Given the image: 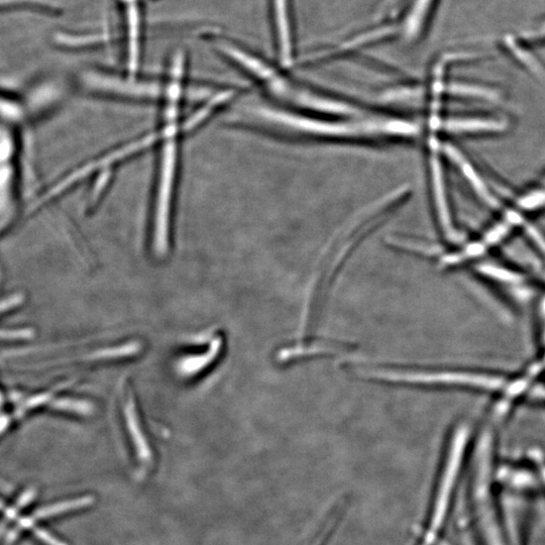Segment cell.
I'll use <instances>...</instances> for the list:
<instances>
[{
  "label": "cell",
  "instance_id": "1",
  "mask_svg": "<svg viewBox=\"0 0 545 545\" xmlns=\"http://www.w3.org/2000/svg\"><path fill=\"white\" fill-rule=\"evenodd\" d=\"M233 125L273 138L315 144L374 146L411 140L417 135L413 123L380 112L340 118L267 105L247 107Z\"/></svg>",
  "mask_w": 545,
  "mask_h": 545
},
{
  "label": "cell",
  "instance_id": "2",
  "mask_svg": "<svg viewBox=\"0 0 545 545\" xmlns=\"http://www.w3.org/2000/svg\"><path fill=\"white\" fill-rule=\"evenodd\" d=\"M217 48L288 111L340 118L358 117L368 112L352 100L296 79L287 68L274 64L252 49L231 42H220Z\"/></svg>",
  "mask_w": 545,
  "mask_h": 545
},
{
  "label": "cell",
  "instance_id": "3",
  "mask_svg": "<svg viewBox=\"0 0 545 545\" xmlns=\"http://www.w3.org/2000/svg\"><path fill=\"white\" fill-rule=\"evenodd\" d=\"M408 189L402 186L371 205L366 206L354 221L349 224L338 238L332 243L330 252L324 258L319 275L314 281L312 292L306 305L305 318L309 321H316L331 286L335 283L342 269L359 246L384 222L391 213L404 201Z\"/></svg>",
  "mask_w": 545,
  "mask_h": 545
},
{
  "label": "cell",
  "instance_id": "4",
  "mask_svg": "<svg viewBox=\"0 0 545 545\" xmlns=\"http://www.w3.org/2000/svg\"><path fill=\"white\" fill-rule=\"evenodd\" d=\"M468 429L460 427L454 434L446 461L436 479L425 523L416 545H439L461 485Z\"/></svg>",
  "mask_w": 545,
  "mask_h": 545
},
{
  "label": "cell",
  "instance_id": "5",
  "mask_svg": "<svg viewBox=\"0 0 545 545\" xmlns=\"http://www.w3.org/2000/svg\"><path fill=\"white\" fill-rule=\"evenodd\" d=\"M469 482V512L478 545H509L499 510L487 451L483 450Z\"/></svg>",
  "mask_w": 545,
  "mask_h": 545
},
{
  "label": "cell",
  "instance_id": "6",
  "mask_svg": "<svg viewBox=\"0 0 545 545\" xmlns=\"http://www.w3.org/2000/svg\"><path fill=\"white\" fill-rule=\"evenodd\" d=\"M345 367L352 374L377 383L391 384H459L487 389L502 387L503 381L498 378L462 373H439L403 370L396 367L354 360H346Z\"/></svg>",
  "mask_w": 545,
  "mask_h": 545
},
{
  "label": "cell",
  "instance_id": "7",
  "mask_svg": "<svg viewBox=\"0 0 545 545\" xmlns=\"http://www.w3.org/2000/svg\"><path fill=\"white\" fill-rule=\"evenodd\" d=\"M294 0H269V20L280 64L292 69L296 63Z\"/></svg>",
  "mask_w": 545,
  "mask_h": 545
},
{
  "label": "cell",
  "instance_id": "8",
  "mask_svg": "<svg viewBox=\"0 0 545 545\" xmlns=\"http://www.w3.org/2000/svg\"><path fill=\"white\" fill-rule=\"evenodd\" d=\"M173 137H168L163 149L155 217V248L162 255L168 248L170 201L176 168V144L172 139Z\"/></svg>",
  "mask_w": 545,
  "mask_h": 545
},
{
  "label": "cell",
  "instance_id": "9",
  "mask_svg": "<svg viewBox=\"0 0 545 545\" xmlns=\"http://www.w3.org/2000/svg\"><path fill=\"white\" fill-rule=\"evenodd\" d=\"M441 0H408L398 20L394 22L398 36L408 43L423 39L434 19Z\"/></svg>",
  "mask_w": 545,
  "mask_h": 545
},
{
  "label": "cell",
  "instance_id": "10",
  "mask_svg": "<svg viewBox=\"0 0 545 545\" xmlns=\"http://www.w3.org/2000/svg\"><path fill=\"white\" fill-rule=\"evenodd\" d=\"M160 137H165L164 131L162 132V134H153L148 137H145L142 140H139L113 153H109L105 157L98 159L97 161H93L89 163L88 165L82 167L81 169L76 170L74 173L64 178L62 181L56 184L53 188H51L50 191H48L36 205H39L42 202L47 201L53 196L59 194L60 192H62L64 189H66L67 187H69L70 185L78 181L79 179L84 178L89 172L95 169H98L100 167H104L108 164H111L127 155H130L136 151H139L140 149L148 147L153 142L157 141Z\"/></svg>",
  "mask_w": 545,
  "mask_h": 545
},
{
  "label": "cell",
  "instance_id": "11",
  "mask_svg": "<svg viewBox=\"0 0 545 545\" xmlns=\"http://www.w3.org/2000/svg\"><path fill=\"white\" fill-rule=\"evenodd\" d=\"M86 79L87 83L92 87L119 92L120 94L155 96L158 93V88L155 84L124 81L98 75H88Z\"/></svg>",
  "mask_w": 545,
  "mask_h": 545
},
{
  "label": "cell",
  "instance_id": "12",
  "mask_svg": "<svg viewBox=\"0 0 545 545\" xmlns=\"http://www.w3.org/2000/svg\"><path fill=\"white\" fill-rule=\"evenodd\" d=\"M93 502H94L93 497L85 496L82 498H77L74 500L61 502L58 504H54V505L39 509L30 517L20 520L18 529L15 530L14 532L15 534L13 535L12 538H15V536L17 535V532L33 527L35 522L39 519L50 518V517L59 515L61 513H65L67 511L84 508V507L90 506Z\"/></svg>",
  "mask_w": 545,
  "mask_h": 545
},
{
  "label": "cell",
  "instance_id": "13",
  "mask_svg": "<svg viewBox=\"0 0 545 545\" xmlns=\"http://www.w3.org/2000/svg\"><path fill=\"white\" fill-rule=\"evenodd\" d=\"M482 272L493 277V278H496L498 280H502V281H507V282H516L519 280V276L518 275H515L513 273H510V272H506L504 270H500V269H497V268H494V267H488V266H484L482 268Z\"/></svg>",
  "mask_w": 545,
  "mask_h": 545
},
{
  "label": "cell",
  "instance_id": "14",
  "mask_svg": "<svg viewBox=\"0 0 545 545\" xmlns=\"http://www.w3.org/2000/svg\"><path fill=\"white\" fill-rule=\"evenodd\" d=\"M35 534L40 540H42L48 545H67L66 543H63L62 541L56 539L47 531L37 529L35 530Z\"/></svg>",
  "mask_w": 545,
  "mask_h": 545
},
{
  "label": "cell",
  "instance_id": "15",
  "mask_svg": "<svg viewBox=\"0 0 545 545\" xmlns=\"http://www.w3.org/2000/svg\"><path fill=\"white\" fill-rule=\"evenodd\" d=\"M108 178H109V172H105V174L103 173L99 177V180H98V182L96 183V185L94 187V197L98 196L99 193L102 191L103 187L105 186V184L108 181Z\"/></svg>",
  "mask_w": 545,
  "mask_h": 545
},
{
  "label": "cell",
  "instance_id": "16",
  "mask_svg": "<svg viewBox=\"0 0 545 545\" xmlns=\"http://www.w3.org/2000/svg\"><path fill=\"white\" fill-rule=\"evenodd\" d=\"M329 531H331V529ZM329 531L324 530V532H322L321 535L311 545H322V543H324L327 538L326 536L329 535Z\"/></svg>",
  "mask_w": 545,
  "mask_h": 545
}]
</instances>
